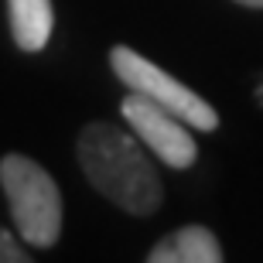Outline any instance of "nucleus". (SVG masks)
I'll return each instance as SVG.
<instances>
[{
	"label": "nucleus",
	"instance_id": "8",
	"mask_svg": "<svg viewBox=\"0 0 263 263\" xmlns=\"http://www.w3.org/2000/svg\"><path fill=\"white\" fill-rule=\"evenodd\" d=\"M236 4H246V7H263V0H236Z\"/></svg>",
	"mask_w": 263,
	"mask_h": 263
},
{
	"label": "nucleus",
	"instance_id": "6",
	"mask_svg": "<svg viewBox=\"0 0 263 263\" xmlns=\"http://www.w3.org/2000/svg\"><path fill=\"white\" fill-rule=\"evenodd\" d=\"M10 10V34L21 51H41L51 38V0H7Z\"/></svg>",
	"mask_w": 263,
	"mask_h": 263
},
{
	"label": "nucleus",
	"instance_id": "4",
	"mask_svg": "<svg viewBox=\"0 0 263 263\" xmlns=\"http://www.w3.org/2000/svg\"><path fill=\"white\" fill-rule=\"evenodd\" d=\"M120 113H123V120L130 123V130L140 137V144H144L151 154L161 157L167 167L185 171V167L195 164L198 147H195V140H192V130H188V123L181 117H175L171 109L151 103V99L140 96V92H130V96L120 103Z\"/></svg>",
	"mask_w": 263,
	"mask_h": 263
},
{
	"label": "nucleus",
	"instance_id": "3",
	"mask_svg": "<svg viewBox=\"0 0 263 263\" xmlns=\"http://www.w3.org/2000/svg\"><path fill=\"white\" fill-rule=\"evenodd\" d=\"M109 65L120 76L123 86H130V92H140L151 103L171 109L175 117H181L192 130H215L219 127V113L205 103L198 92H192L188 86H181L175 76H167L164 68H157L151 59L137 55L134 48H117L109 51Z\"/></svg>",
	"mask_w": 263,
	"mask_h": 263
},
{
	"label": "nucleus",
	"instance_id": "9",
	"mask_svg": "<svg viewBox=\"0 0 263 263\" xmlns=\"http://www.w3.org/2000/svg\"><path fill=\"white\" fill-rule=\"evenodd\" d=\"M260 99H263V89H260Z\"/></svg>",
	"mask_w": 263,
	"mask_h": 263
},
{
	"label": "nucleus",
	"instance_id": "2",
	"mask_svg": "<svg viewBox=\"0 0 263 263\" xmlns=\"http://www.w3.org/2000/svg\"><path fill=\"white\" fill-rule=\"evenodd\" d=\"M0 185L7 192V205L14 215L21 239L28 246L48 250L62 236V195L59 185L38 161L24 154H7L0 161Z\"/></svg>",
	"mask_w": 263,
	"mask_h": 263
},
{
	"label": "nucleus",
	"instance_id": "5",
	"mask_svg": "<svg viewBox=\"0 0 263 263\" xmlns=\"http://www.w3.org/2000/svg\"><path fill=\"white\" fill-rule=\"evenodd\" d=\"M219 260H222V246H219L215 233L205 226H185V229L164 236L147 253V263H219Z\"/></svg>",
	"mask_w": 263,
	"mask_h": 263
},
{
	"label": "nucleus",
	"instance_id": "7",
	"mask_svg": "<svg viewBox=\"0 0 263 263\" xmlns=\"http://www.w3.org/2000/svg\"><path fill=\"white\" fill-rule=\"evenodd\" d=\"M28 253L17 246V239L7 233V229H0V263H24Z\"/></svg>",
	"mask_w": 263,
	"mask_h": 263
},
{
	"label": "nucleus",
	"instance_id": "1",
	"mask_svg": "<svg viewBox=\"0 0 263 263\" xmlns=\"http://www.w3.org/2000/svg\"><path fill=\"white\" fill-rule=\"evenodd\" d=\"M79 164L89 185L130 215H151L161 205V178L151 164L140 137L113 123H89L79 134Z\"/></svg>",
	"mask_w": 263,
	"mask_h": 263
}]
</instances>
